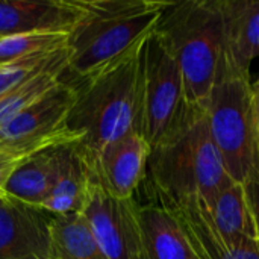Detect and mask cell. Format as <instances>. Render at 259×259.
<instances>
[{
    "mask_svg": "<svg viewBox=\"0 0 259 259\" xmlns=\"http://www.w3.org/2000/svg\"><path fill=\"white\" fill-rule=\"evenodd\" d=\"M146 178L156 205L173 208L188 200L209 205L235 182L212 140L206 109L190 105L171 131L150 150Z\"/></svg>",
    "mask_w": 259,
    "mask_h": 259,
    "instance_id": "cell-1",
    "label": "cell"
},
{
    "mask_svg": "<svg viewBox=\"0 0 259 259\" xmlns=\"http://www.w3.org/2000/svg\"><path fill=\"white\" fill-rule=\"evenodd\" d=\"M143 49L102 73L79 80L65 127L85 161L131 134L143 135Z\"/></svg>",
    "mask_w": 259,
    "mask_h": 259,
    "instance_id": "cell-2",
    "label": "cell"
},
{
    "mask_svg": "<svg viewBox=\"0 0 259 259\" xmlns=\"http://www.w3.org/2000/svg\"><path fill=\"white\" fill-rule=\"evenodd\" d=\"M170 2L85 0V15L68 35V68L90 79L124 59L155 32Z\"/></svg>",
    "mask_w": 259,
    "mask_h": 259,
    "instance_id": "cell-3",
    "label": "cell"
},
{
    "mask_svg": "<svg viewBox=\"0 0 259 259\" xmlns=\"http://www.w3.org/2000/svg\"><path fill=\"white\" fill-rule=\"evenodd\" d=\"M155 32L179 65L187 102L205 106L223 59L220 0L170 2Z\"/></svg>",
    "mask_w": 259,
    "mask_h": 259,
    "instance_id": "cell-4",
    "label": "cell"
},
{
    "mask_svg": "<svg viewBox=\"0 0 259 259\" xmlns=\"http://www.w3.org/2000/svg\"><path fill=\"white\" fill-rule=\"evenodd\" d=\"M203 108L228 175L232 181L244 184L259 159L250 73L232 68L222 59Z\"/></svg>",
    "mask_w": 259,
    "mask_h": 259,
    "instance_id": "cell-5",
    "label": "cell"
},
{
    "mask_svg": "<svg viewBox=\"0 0 259 259\" xmlns=\"http://www.w3.org/2000/svg\"><path fill=\"white\" fill-rule=\"evenodd\" d=\"M187 106L179 65L153 32L143 49V137L150 149L171 131Z\"/></svg>",
    "mask_w": 259,
    "mask_h": 259,
    "instance_id": "cell-6",
    "label": "cell"
},
{
    "mask_svg": "<svg viewBox=\"0 0 259 259\" xmlns=\"http://www.w3.org/2000/svg\"><path fill=\"white\" fill-rule=\"evenodd\" d=\"M76 88L61 80L0 129V158L23 159L47 147L76 143L65 127Z\"/></svg>",
    "mask_w": 259,
    "mask_h": 259,
    "instance_id": "cell-7",
    "label": "cell"
},
{
    "mask_svg": "<svg viewBox=\"0 0 259 259\" xmlns=\"http://www.w3.org/2000/svg\"><path fill=\"white\" fill-rule=\"evenodd\" d=\"M99 246L108 259H144L138 205L106 193L93 178L82 208Z\"/></svg>",
    "mask_w": 259,
    "mask_h": 259,
    "instance_id": "cell-8",
    "label": "cell"
},
{
    "mask_svg": "<svg viewBox=\"0 0 259 259\" xmlns=\"http://www.w3.org/2000/svg\"><path fill=\"white\" fill-rule=\"evenodd\" d=\"M52 214L0 191V259H50Z\"/></svg>",
    "mask_w": 259,
    "mask_h": 259,
    "instance_id": "cell-9",
    "label": "cell"
},
{
    "mask_svg": "<svg viewBox=\"0 0 259 259\" xmlns=\"http://www.w3.org/2000/svg\"><path fill=\"white\" fill-rule=\"evenodd\" d=\"M150 146L141 134H131L105 146L85 161L91 178L111 196L134 199V193L146 178Z\"/></svg>",
    "mask_w": 259,
    "mask_h": 259,
    "instance_id": "cell-10",
    "label": "cell"
},
{
    "mask_svg": "<svg viewBox=\"0 0 259 259\" xmlns=\"http://www.w3.org/2000/svg\"><path fill=\"white\" fill-rule=\"evenodd\" d=\"M85 11V0H0V38L32 32L70 33Z\"/></svg>",
    "mask_w": 259,
    "mask_h": 259,
    "instance_id": "cell-11",
    "label": "cell"
},
{
    "mask_svg": "<svg viewBox=\"0 0 259 259\" xmlns=\"http://www.w3.org/2000/svg\"><path fill=\"white\" fill-rule=\"evenodd\" d=\"M223 61L244 73L259 58V0H220Z\"/></svg>",
    "mask_w": 259,
    "mask_h": 259,
    "instance_id": "cell-12",
    "label": "cell"
},
{
    "mask_svg": "<svg viewBox=\"0 0 259 259\" xmlns=\"http://www.w3.org/2000/svg\"><path fill=\"white\" fill-rule=\"evenodd\" d=\"M144 259H199L178 215L165 206H138Z\"/></svg>",
    "mask_w": 259,
    "mask_h": 259,
    "instance_id": "cell-13",
    "label": "cell"
},
{
    "mask_svg": "<svg viewBox=\"0 0 259 259\" xmlns=\"http://www.w3.org/2000/svg\"><path fill=\"white\" fill-rule=\"evenodd\" d=\"M170 209L181 220L199 259H259L258 240L247 238L229 246L217 234L202 202L188 200Z\"/></svg>",
    "mask_w": 259,
    "mask_h": 259,
    "instance_id": "cell-14",
    "label": "cell"
},
{
    "mask_svg": "<svg viewBox=\"0 0 259 259\" xmlns=\"http://www.w3.org/2000/svg\"><path fill=\"white\" fill-rule=\"evenodd\" d=\"M90 181V168L76 144H61L58 149L55 182L42 205V209L53 215L82 212Z\"/></svg>",
    "mask_w": 259,
    "mask_h": 259,
    "instance_id": "cell-15",
    "label": "cell"
},
{
    "mask_svg": "<svg viewBox=\"0 0 259 259\" xmlns=\"http://www.w3.org/2000/svg\"><path fill=\"white\" fill-rule=\"evenodd\" d=\"M59 146L42 149L21 159L5 182L3 193L30 206L42 208L55 182Z\"/></svg>",
    "mask_w": 259,
    "mask_h": 259,
    "instance_id": "cell-16",
    "label": "cell"
},
{
    "mask_svg": "<svg viewBox=\"0 0 259 259\" xmlns=\"http://www.w3.org/2000/svg\"><path fill=\"white\" fill-rule=\"evenodd\" d=\"M205 208L217 234L229 246L238 244L247 238L258 240L256 225L244 184L231 182L209 205H205Z\"/></svg>",
    "mask_w": 259,
    "mask_h": 259,
    "instance_id": "cell-17",
    "label": "cell"
},
{
    "mask_svg": "<svg viewBox=\"0 0 259 259\" xmlns=\"http://www.w3.org/2000/svg\"><path fill=\"white\" fill-rule=\"evenodd\" d=\"M50 259H108L82 212L53 215Z\"/></svg>",
    "mask_w": 259,
    "mask_h": 259,
    "instance_id": "cell-18",
    "label": "cell"
},
{
    "mask_svg": "<svg viewBox=\"0 0 259 259\" xmlns=\"http://www.w3.org/2000/svg\"><path fill=\"white\" fill-rule=\"evenodd\" d=\"M68 68V46L55 52L23 58L0 67V96L21 87L33 77L52 71Z\"/></svg>",
    "mask_w": 259,
    "mask_h": 259,
    "instance_id": "cell-19",
    "label": "cell"
},
{
    "mask_svg": "<svg viewBox=\"0 0 259 259\" xmlns=\"http://www.w3.org/2000/svg\"><path fill=\"white\" fill-rule=\"evenodd\" d=\"M65 32H32L0 38V67L39 53L55 52L68 46Z\"/></svg>",
    "mask_w": 259,
    "mask_h": 259,
    "instance_id": "cell-20",
    "label": "cell"
},
{
    "mask_svg": "<svg viewBox=\"0 0 259 259\" xmlns=\"http://www.w3.org/2000/svg\"><path fill=\"white\" fill-rule=\"evenodd\" d=\"M65 70H52L42 73L32 80L23 83L21 87L0 96V129L11 121L20 111L36 102L47 91H50L55 85L62 80V74Z\"/></svg>",
    "mask_w": 259,
    "mask_h": 259,
    "instance_id": "cell-21",
    "label": "cell"
},
{
    "mask_svg": "<svg viewBox=\"0 0 259 259\" xmlns=\"http://www.w3.org/2000/svg\"><path fill=\"white\" fill-rule=\"evenodd\" d=\"M244 188H246V194H247V200H249L250 209L253 212V219H255V225H256V234H258L259 241V159L258 162H256V165L253 167L252 173L246 179Z\"/></svg>",
    "mask_w": 259,
    "mask_h": 259,
    "instance_id": "cell-22",
    "label": "cell"
},
{
    "mask_svg": "<svg viewBox=\"0 0 259 259\" xmlns=\"http://www.w3.org/2000/svg\"><path fill=\"white\" fill-rule=\"evenodd\" d=\"M24 159V158H23ZM21 159H11V158H0V191H3L5 182L8 181L9 175L12 173V170L15 168V165L20 162Z\"/></svg>",
    "mask_w": 259,
    "mask_h": 259,
    "instance_id": "cell-23",
    "label": "cell"
},
{
    "mask_svg": "<svg viewBox=\"0 0 259 259\" xmlns=\"http://www.w3.org/2000/svg\"><path fill=\"white\" fill-rule=\"evenodd\" d=\"M253 123H255V135L259 153V76L253 83Z\"/></svg>",
    "mask_w": 259,
    "mask_h": 259,
    "instance_id": "cell-24",
    "label": "cell"
}]
</instances>
